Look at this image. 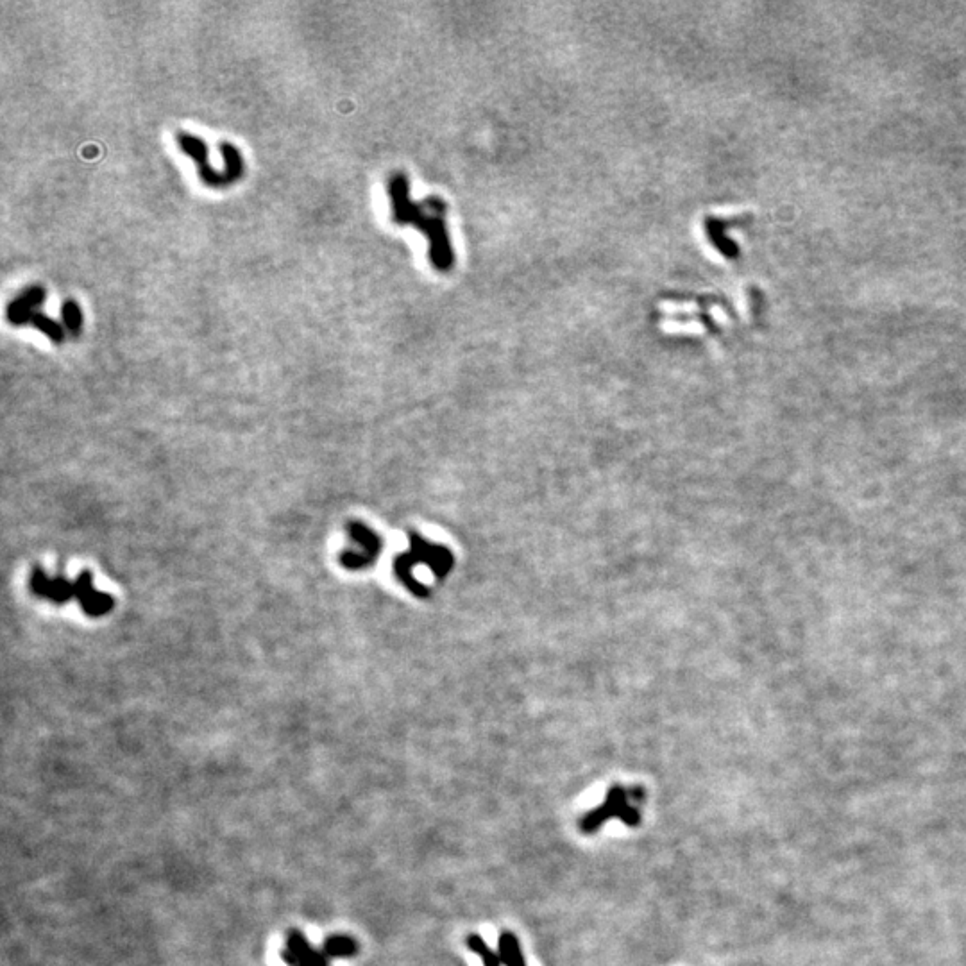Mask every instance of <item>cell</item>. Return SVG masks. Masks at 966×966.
I'll use <instances>...</instances> for the list:
<instances>
[{
  "label": "cell",
  "instance_id": "52a82bcc",
  "mask_svg": "<svg viewBox=\"0 0 966 966\" xmlns=\"http://www.w3.org/2000/svg\"><path fill=\"white\" fill-rule=\"evenodd\" d=\"M43 303H45V289L40 285H34L9 303L8 312H6L8 321L11 324H17V326L26 324L27 317L36 312V306L43 305Z\"/></svg>",
  "mask_w": 966,
  "mask_h": 966
},
{
  "label": "cell",
  "instance_id": "6da1fadb",
  "mask_svg": "<svg viewBox=\"0 0 966 966\" xmlns=\"http://www.w3.org/2000/svg\"><path fill=\"white\" fill-rule=\"evenodd\" d=\"M392 199V219L398 224H416L432 242L430 260L441 271L453 265L450 240L446 233V204L441 199H426L424 204L410 203L408 181L403 174H394L389 181Z\"/></svg>",
  "mask_w": 966,
  "mask_h": 966
},
{
  "label": "cell",
  "instance_id": "30bf717a",
  "mask_svg": "<svg viewBox=\"0 0 966 966\" xmlns=\"http://www.w3.org/2000/svg\"><path fill=\"white\" fill-rule=\"evenodd\" d=\"M467 947H469L471 950H475L476 954H480V958H482L483 961V966H503L500 956H498V954H494V952H492V950L485 945V941H483L478 934H471V936L467 938Z\"/></svg>",
  "mask_w": 966,
  "mask_h": 966
},
{
  "label": "cell",
  "instance_id": "9c48e42d",
  "mask_svg": "<svg viewBox=\"0 0 966 966\" xmlns=\"http://www.w3.org/2000/svg\"><path fill=\"white\" fill-rule=\"evenodd\" d=\"M322 952H324V956L328 959L351 958V956H355L356 952H358V945H356V941L353 938L337 934V936H330V938L324 940Z\"/></svg>",
  "mask_w": 966,
  "mask_h": 966
},
{
  "label": "cell",
  "instance_id": "277c9868",
  "mask_svg": "<svg viewBox=\"0 0 966 966\" xmlns=\"http://www.w3.org/2000/svg\"><path fill=\"white\" fill-rule=\"evenodd\" d=\"M628 798H630V795H628L627 789H623L621 786H612L607 793V797H605V802L582 818V822H580L582 832L594 834L612 818H618L630 827L639 825V822H641L639 811L636 807L628 804Z\"/></svg>",
  "mask_w": 966,
  "mask_h": 966
},
{
  "label": "cell",
  "instance_id": "8fae6325",
  "mask_svg": "<svg viewBox=\"0 0 966 966\" xmlns=\"http://www.w3.org/2000/svg\"><path fill=\"white\" fill-rule=\"evenodd\" d=\"M61 315H63V321H65V326L67 330L72 333V335H77L79 330H81V324H83V317H81V310L77 306L76 301L68 299L61 306Z\"/></svg>",
  "mask_w": 966,
  "mask_h": 966
},
{
  "label": "cell",
  "instance_id": "3957f363",
  "mask_svg": "<svg viewBox=\"0 0 966 966\" xmlns=\"http://www.w3.org/2000/svg\"><path fill=\"white\" fill-rule=\"evenodd\" d=\"M178 144L181 147V151L188 154L195 161L197 170H199V178L203 179L204 185H208V187H228V185L235 183L244 174V160H242V156L238 153L237 147L229 144V142H221L222 156H224V161H226V169L222 170V172H217V170H213L210 167L208 147H206V142L201 140V138L188 135V133H179Z\"/></svg>",
  "mask_w": 966,
  "mask_h": 966
},
{
  "label": "cell",
  "instance_id": "7a4b0ae2",
  "mask_svg": "<svg viewBox=\"0 0 966 966\" xmlns=\"http://www.w3.org/2000/svg\"><path fill=\"white\" fill-rule=\"evenodd\" d=\"M31 591L36 596L52 600L54 603H67L68 598L74 596L90 618H99L108 614L115 605L110 594L95 591L90 571H83L81 577L77 578L74 584H70L65 578H49L43 575L42 569L36 568L31 577Z\"/></svg>",
  "mask_w": 966,
  "mask_h": 966
},
{
  "label": "cell",
  "instance_id": "5b68a950",
  "mask_svg": "<svg viewBox=\"0 0 966 966\" xmlns=\"http://www.w3.org/2000/svg\"><path fill=\"white\" fill-rule=\"evenodd\" d=\"M281 958L289 966H330V961L324 956V952L315 950L299 929H290L287 933Z\"/></svg>",
  "mask_w": 966,
  "mask_h": 966
},
{
  "label": "cell",
  "instance_id": "ba28073f",
  "mask_svg": "<svg viewBox=\"0 0 966 966\" xmlns=\"http://www.w3.org/2000/svg\"><path fill=\"white\" fill-rule=\"evenodd\" d=\"M498 956L503 966H526L519 941L512 933H501L498 938Z\"/></svg>",
  "mask_w": 966,
  "mask_h": 966
},
{
  "label": "cell",
  "instance_id": "8992f818",
  "mask_svg": "<svg viewBox=\"0 0 966 966\" xmlns=\"http://www.w3.org/2000/svg\"><path fill=\"white\" fill-rule=\"evenodd\" d=\"M349 534L355 544H358V550L346 551L342 555V564L348 569H362L369 566L380 550V539L367 526L360 523L349 525Z\"/></svg>",
  "mask_w": 966,
  "mask_h": 966
}]
</instances>
